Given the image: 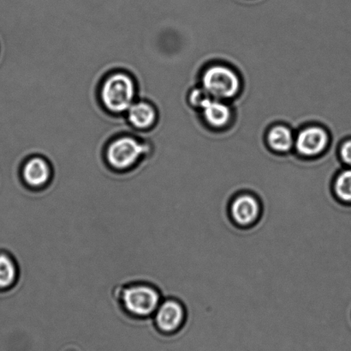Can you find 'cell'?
I'll return each mask as SVG.
<instances>
[{
    "label": "cell",
    "instance_id": "1",
    "mask_svg": "<svg viewBox=\"0 0 351 351\" xmlns=\"http://www.w3.org/2000/svg\"><path fill=\"white\" fill-rule=\"evenodd\" d=\"M212 98L230 102L243 88L241 76L235 69L223 63H213L203 69L199 84Z\"/></svg>",
    "mask_w": 351,
    "mask_h": 351
},
{
    "label": "cell",
    "instance_id": "2",
    "mask_svg": "<svg viewBox=\"0 0 351 351\" xmlns=\"http://www.w3.org/2000/svg\"><path fill=\"white\" fill-rule=\"evenodd\" d=\"M136 93V84L133 78L125 72H116L106 78L102 84V104L112 113H125L133 104Z\"/></svg>",
    "mask_w": 351,
    "mask_h": 351
},
{
    "label": "cell",
    "instance_id": "3",
    "mask_svg": "<svg viewBox=\"0 0 351 351\" xmlns=\"http://www.w3.org/2000/svg\"><path fill=\"white\" fill-rule=\"evenodd\" d=\"M147 151L149 146L136 137H119L109 144L106 151L108 164L117 170H126L135 165Z\"/></svg>",
    "mask_w": 351,
    "mask_h": 351
},
{
    "label": "cell",
    "instance_id": "4",
    "mask_svg": "<svg viewBox=\"0 0 351 351\" xmlns=\"http://www.w3.org/2000/svg\"><path fill=\"white\" fill-rule=\"evenodd\" d=\"M331 143V137L324 127L312 124L295 133L294 152L306 159L322 156Z\"/></svg>",
    "mask_w": 351,
    "mask_h": 351
},
{
    "label": "cell",
    "instance_id": "5",
    "mask_svg": "<svg viewBox=\"0 0 351 351\" xmlns=\"http://www.w3.org/2000/svg\"><path fill=\"white\" fill-rule=\"evenodd\" d=\"M123 304L127 311L137 317H147L160 306L159 292L149 285H135L123 291Z\"/></svg>",
    "mask_w": 351,
    "mask_h": 351
},
{
    "label": "cell",
    "instance_id": "6",
    "mask_svg": "<svg viewBox=\"0 0 351 351\" xmlns=\"http://www.w3.org/2000/svg\"><path fill=\"white\" fill-rule=\"evenodd\" d=\"M261 205L256 196L250 192L237 195L230 205V214L232 221L240 227L251 226L260 218Z\"/></svg>",
    "mask_w": 351,
    "mask_h": 351
},
{
    "label": "cell",
    "instance_id": "7",
    "mask_svg": "<svg viewBox=\"0 0 351 351\" xmlns=\"http://www.w3.org/2000/svg\"><path fill=\"white\" fill-rule=\"evenodd\" d=\"M184 319V306L176 299L168 298L157 308L156 324L160 332L171 335L182 328Z\"/></svg>",
    "mask_w": 351,
    "mask_h": 351
},
{
    "label": "cell",
    "instance_id": "8",
    "mask_svg": "<svg viewBox=\"0 0 351 351\" xmlns=\"http://www.w3.org/2000/svg\"><path fill=\"white\" fill-rule=\"evenodd\" d=\"M203 122L213 130L227 128L233 120V110L229 102L209 98L199 109Z\"/></svg>",
    "mask_w": 351,
    "mask_h": 351
},
{
    "label": "cell",
    "instance_id": "9",
    "mask_svg": "<svg viewBox=\"0 0 351 351\" xmlns=\"http://www.w3.org/2000/svg\"><path fill=\"white\" fill-rule=\"evenodd\" d=\"M295 135L294 131L285 124H274L266 133L267 146L274 153H290L294 150Z\"/></svg>",
    "mask_w": 351,
    "mask_h": 351
},
{
    "label": "cell",
    "instance_id": "10",
    "mask_svg": "<svg viewBox=\"0 0 351 351\" xmlns=\"http://www.w3.org/2000/svg\"><path fill=\"white\" fill-rule=\"evenodd\" d=\"M51 175V166L43 157H31L23 168V180L30 188L44 187L49 181Z\"/></svg>",
    "mask_w": 351,
    "mask_h": 351
},
{
    "label": "cell",
    "instance_id": "11",
    "mask_svg": "<svg viewBox=\"0 0 351 351\" xmlns=\"http://www.w3.org/2000/svg\"><path fill=\"white\" fill-rule=\"evenodd\" d=\"M127 119L134 128L146 131L156 125L158 112L153 104L145 101L134 102L129 109Z\"/></svg>",
    "mask_w": 351,
    "mask_h": 351
},
{
    "label": "cell",
    "instance_id": "12",
    "mask_svg": "<svg viewBox=\"0 0 351 351\" xmlns=\"http://www.w3.org/2000/svg\"><path fill=\"white\" fill-rule=\"evenodd\" d=\"M336 198L345 204H351V168L342 170L333 181Z\"/></svg>",
    "mask_w": 351,
    "mask_h": 351
},
{
    "label": "cell",
    "instance_id": "13",
    "mask_svg": "<svg viewBox=\"0 0 351 351\" xmlns=\"http://www.w3.org/2000/svg\"><path fill=\"white\" fill-rule=\"evenodd\" d=\"M16 278L15 263L8 256H0V288L10 286Z\"/></svg>",
    "mask_w": 351,
    "mask_h": 351
},
{
    "label": "cell",
    "instance_id": "14",
    "mask_svg": "<svg viewBox=\"0 0 351 351\" xmlns=\"http://www.w3.org/2000/svg\"><path fill=\"white\" fill-rule=\"evenodd\" d=\"M209 98H211V96H210L199 85L192 88L191 91H189L187 96L189 106H191L192 109L197 110L198 112L199 111V109H202L203 104H204Z\"/></svg>",
    "mask_w": 351,
    "mask_h": 351
},
{
    "label": "cell",
    "instance_id": "15",
    "mask_svg": "<svg viewBox=\"0 0 351 351\" xmlns=\"http://www.w3.org/2000/svg\"><path fill=\"white\" fill-rule=\"evenodd\" d=\"M339 156L343 164L351 167V139L343 141L339 148Z\"/></svg>",
    "mask_w": 351,
    "mask_h": 351
}]
</instances>
